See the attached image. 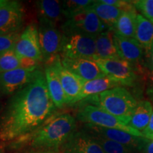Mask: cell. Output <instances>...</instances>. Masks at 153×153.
<instances>
[{
    "label": "cell",
    "instance_id": "d590c367",
    "mask_svg": "<svg viewBox=\"0 0 153 153\" xmlns=\"http://www.w3.org/2000/svg\"><path fill=\"white\" fill-rule=\"evenodd\" d=\"M0 153H1V150H0Z\"/></svg>",
    "mask_w": 153,
    "mask_h": 153
},
{
    "label": "cell",
    "instance_id": "f546056e",
    "mask_svg": "<svg viewBox=\"0 0 153 153\" xmlns=\"http://www.w3.org/2000/svg\"><path fill=\"white\" fill-rule=\"evenodd\" d=\"M100 2L106 4L114 6L115 7L121 9L123 11H136L133 1H124V0H100Z\"/></svg>",
    "mask_w": 153,
    "mask_h": 153
},
{
    "label": "cell",
    "instance_id": "4fadbf2b",
    "mask_svg": "<svg viewBox=\"0 0 153 153\" xmlns=\"http://www.w3.org/2000/svg\"><path fill=\"white\" fill-rule=\"evenodd\" d=\"M114 41L122 60L131 63L140 72L142 70L144 49L135 38H126L114 33Z\"/></svg>",
    "mask_w": 153,
    "mask_h": 153
},
{
    "label": "cell",
    "instance_id": "9c48e42d",
    "mask_svg": "<svg viewBox=\"0 0 153 153\" xmlns=\"http://www.w3.org/2000/svg\"><path fill=\"white\" fill-rule=\"evenodd\" d=\"M83 130L91 135L102 137L115 141L135 150H142L147 140L145 137L135 136L126 131L114 128H107L93 124H85Z\"/></svg>",
    "mask_w": 153,
    "mask_h": 153
},
{
    "label": "cell",
    "instance_id": "ac0fdd59",
    "mask_svg": "<svg viewBox=\"0 0 153 153\" xmlns=\"http://www.w3.org/2000/svg\"><path fill=\"white\" fill-rule=\"evenodd\" d=\"M38 14L41 24L56 27L64 16L62 11V2L56 0H41L36 1Z\"/></svg>",
    "mask_w": 153,
    "mask_h": 153
},
{
    "label": "cell",
    "instance_id": "6da1fadb",
    "mask_svg": "<svg viewBox=\"0 0 153 153\" xmlns=\"http://www.w3.org/2000/svg\"><path fill=\"white\" fill-rule=\"evenodd\" d=\"M48 90L45 73L38 70L28 85L7 102L0 120V140L14 141L39 128L56 114Z\"/></svg>",
    "mask_w": 153,
    "mask_h": 153
},
{
    "label": "cell",
    "instance_id": "4dcf8cb0",
    "mask_svg": "<svg viewBox=\"0 0 153 153\" xmlns=\"http://www.w3.org/2000/svg\"><path fill=\"white\" fill-rule=\"evenodd\" d=\"M143 136L149 140H153V111L149 121L148 125L145 129L142 132Z\"/></svg>",
    "mask_w": 153,
    "mask_h": 153
},
{
    "label": "cell",
    "instance_id": "603a6c76",
    "mask_svg": "<svg viewBox=\"0 0 153 153\" xmlns=\"http://www.w3.org/2000/svg\"><path fill=\"white\" fill-rule=\"evenodd\" d=\"M135 39L148 56L153 43V24L141 14L137 15Z\"/></svg>",
    "mask_w": 153,
    "mask_h": 153
},
{
    "label": "cell",
    "instance_id": "52a82bcc",
    "mask_svg": "<svg viewBox=\"0 0 153 153\" xmlns=\"http://www.w3.org/2000/svg\"><path fill=\"white\" fill-rule=\"evenodd\" d=\"M103 72L111 79L123 86L133 87L138 76L137 69L122 59H97L95 60Z\"/></svg>",
    "mask_w": 153,
    "mask_h": 153
},
{
    "label": "cell",
    "instance_id": "5bb4252c",
    "mask_svg": "<svg viewBox=\"0 0 153 153\" xmlns=\"http://www.w3.org/2000/svg\"><path fill=\"white\" fill-rule=\"evenodd\" d=\"M61 62L65 68L76 74L84 82L106 76L97 62L91 59L62 57Z\"/></svg>",
    "mask_w": 153,
    "mask_h": 153
},
{
    "label": "cell",
    "instance_id": "1f68e13d",
    "mask_svg": "<svg viewBox=\"0 0 153 153\" xmlns=\"http://www.w3.org/2000/svg\"><path fill=\"white\" fill-rule=\"evenodd\" d=\"M142 151L143 153H153V140L147 139Z\"/></svg>",
    "mask_w": 153,
    "mask_h": 153
},
{
    "label": "cell",
    "instance_id": "f1b7e54d",
    "mask_svg": "<svg viewBox=\"0 0 153 153\" xmlns=\"http://www.w3.org/2000/svg\"><path fill=\"white\" fill-rule=\"evenodd\" d=\"M136 10L140 11L143 16L153 24V0L133 1Z\"/></svg>",
    "mask_w": 153,
    "mask_h": 153
},
{
    "label": "cell",
    "instance_id": "5b68a950",
    "mask_svg": "<svg viewBox=\"0 0 153 153\" xmlns=\"http://www.w3.org/2000/svg\"><path fill=\"white\" fill-rule=\"evenodd\" d=\"M62 57L97 59L95 38L81 33H62Z\"/></svg>",
    "mask_w": 153,
    "mask_h": 153
},
{
    "label": "cell",
    "instance_id": "7a4b0ae2",
    "mask_svg": "<svg viewBox=\"0 0 153 153\" xmlns=\"http://www.w3.org/2000/svg\"><path fill=\"white\" fill-rule=\"evenodd\" d=\"M76 120L70 114H55L39 128L12 141L14 148H56L64 145L75 131Z\"/></svg>",
    "mask_w": 153,
    "mask_h": 153
},
{
    "label": "cell",
    "instance_id": "7402d4cb",
    "mask_svg": "<svg viewBox=\"0 0 153 153\" xmlns=\"http://www.w3.org/2000/svg\"><path fill=\"white\" fill-rule=\"evenodd\" d=\"M152 111L153 106L150 101H139L132 114L128 126L140 132L143 131L148 125Z\"/></svg>",
    "mask_w": 153,
    "mask_h": 153
},
{
    "label": "cell",
    "instance_id": "8fae6325",
    "mask_svg": "<svg viewBox=\"0 0 153 153\" xmlns=\"http://www.w3.org/2000/svg\"><path fill=\"white\" fill-rule=\"evenodd\" d=\"M24 21V9L18 1H7L0 7V36L20 31Z\"/></svg>",
    "mask_w": 153,
    "mask_h": 153
},
{
    "label": "cell",
    "instance_id": "44dd1931",
    "mask_svg": "<svg viewBox=\"0 0 153 153\" xmlns=\"http://www.w3.org/2000/svg\"><path fill=\"white\" fill-rule=\"evenodd\" d=\"M89 9L94 11L107 29L113 30L118 19L123 11L117 7L101 3L99 1H94Z\"/></svg>",
    "mask_w": 153,
    "mask_h": 153
},
{
    "label": "cell",
    "instance_id": "4316f807",
    "mask_svg": "<svg viewBox=\"0 0 153 153\" xmlns=\"http://www.w3.org/2000/svg\"><path fill=\"white\" fill-rule=\"evenodd\" d=\"M91 136H93L96 141L99 143L105 153H135L136 151L126 145L104 138L102 137L94 136V135Z\"/></svg>",
    "mask_w": 153,
    "mask_h": 153
},
{
    "label": "cell",
    "instance_id": "2e32d148",
    "mask_svg": "<svg viewBox=\"0 0 153 153\" xmlns=\"http://www.w3.org/2000/svg\"><path fill=\"white\" fill-rule=\"evenodd\" d=\"M53 63L56 67L61 84L65 93L67 104H72L79 94L85 82L62 65L60 56Z\"/></svg>",
    "mask_w": 153,
    "mask_h": 153
},
{
    "label": "cell",
    "instance_id": "d4e9b609",
    "mask_svg": "<svg viewBox=\"0 0 153 153\" xmlns=\"http://www.w3.org/2000/svg\"><path fill=\"white\" fill-rule=\"evenodd\" d=\"M94 1L90 0H68L62 1L63 16L70 19L76 15L87 10L93 4Z\"/></svg>",
    "mask_w": 153,
    "mask_h": 153
},
{
    "label": "cell",
    "instance_id": "e575fe53",
    "mask_svg": "<svg viewBox=\"0 0 153 153\" xmlns=\"http://www.w3.org/2000/svg\"><path fill=\"white\" fill-rule=\"evenodd\" d=\"M7 0H0V7H1V6H3L4 4L7 2Z\"/></svg>",
    "mask_w": 153,
    "mask_h": 153
},
{
    "label": "cell",
    "instance_id": "83f0119b",
    "mask_svg": "<svg viewBox=\"0 0 153 153\" xmlns=\"http://www.w3.org/2000/svg\"><path fill=\"white\" fill-rule=\"evenodd\" d=\"M20 36V31L0 36V55L14 49Z\"/></svg>",
    "mask_w": 153,
    "mask_h": 153
},
{
    "label": "cell",
    "instance_id": "836d02e7",
    "mask_svg": "<svg viewBox=\"0 0 153 153\" xmlns=\"http://www.w3.org/2000/svg\"><path fill=\"white\" fill-rule=\"evenodd\" d=\"M148 68L150 70V72H153V43L152 44L150 53L148 55Z\"/></svg>",
    "mask_w": 153,
    "mask_h": 153
},
{
    "label": "cell",
    "instance_id": "d6986e66",
    "mask_svg": "<svg viewBox=\"0 0 153 153\" xmlns=\"http://www.w3.org/2000/svg\"><path fill=\"white\" fill-rule=\"evenodd\" d=\"M118 87H121V85L107 76L85 82L79 94L74 101L73 104Z\"/></svg>",
    "mask_w": 153,
    "mask_h": 153
},
{
    "label": "cell",
    "instance_id": "ffe728a7",
    "mask_svg": "<svg viewBox=\"0 0 153 153\" xmlns=\"http://www.w3.org/2000/svg\"><path fill=\"white\" fill-rule=\"evenodd\" d=\"M114 31L106 30L95 38L97 59H121L114 41Z\"/></svg>",
    "mask_w": 153,
    "mask_h": 153
},
{
    "label": "cell",
    "instance_id": "8992f818",
    "mask_svg": "<svg viewBox=\"0 0 153 153\" xmlns=\"http://www.w3.org/2000/svg\"><path fill=\"white\" fill-rule=\"evenodd\" d=\"M108 30L94 11L88 9L62 24V33H81L96 38Z\"/></svg>",
    "mask_w": 153,
    "mask_h": 153
},
{
    "label": "cell",
    "instance_id": "3957f363",
    "mask_svg": "<svg viewBox=\"0 0 153 153\" xmlns=\"http://www.w3.org/2000/svg\"><path fill=\"white\" fill-rule=\"evenodd\" d=\"M86 101L90 105L99 107L120 118L128 125L137 104L133 95L123 87L105 91L89 97Z\"/></svg>",
    "mask_w": 153,
    "mask_h": 153
},
{
    "label": "cell",
    "instance_id": "9a60e30c",
    "mask_svg": "<svg viewBox=\"0 0 153 153\" xmlns=\"http://www.w3.org/2000/svg\"><path fill=\"white\" fill-rule=\"evenodd\" d=\"M65 153H105L93 136L85 131H74L64 145Z\"/></svg>",
    "mask_w": 153,
    "mask_h": 153
},
{
    "label": "cell",
    "instance_id": "cb8c5ba5",
    "mask_svg": "<svg viewBox=\"0 0 153 153\" xmlns=\"http://www.w3.org/2000/svg\"><path fill=\"white\" fill-rule=\"evenodd\" d=\"M137 12L123 11L114 28V33L126 38H135Z\"/></svg>",
    "mask_w": 153,
    "mask_h": 153
},
{
    "label": "cell",
    "instance_id": "30bf717a",
    "mask_svg": "<svg viewBox=\"0 0 153 153\" xmlns=\"http://www.w3.org/2000/svg\"><path fill=\"white\" fill-rule=\"evenodd\" d=\"M14 50L21 57L32 59L37 62H43V57L38 36V28L31 24L21 33Z\"/></svg>",
    "mask_w": 153,
    "mask_h": 153
},
{
    "label": "cell",
    "instance_id": "ba28073f",
    "mask_svg": "<svg viewBox=\"0 0 153 153\" xmlns=\"http://www.w3.org/2000/svg\"><path fill=\"white\" fill-rule=\"evenodd\" d=\"M38 36L43 62L48 65L52 64L60 56L62 33L55 26L40 24Z\"/></svg>",
    "mask_w": 153,
    "mask_h": 153
},
{
    "label": "cell",
    "instance_id": "484cf974",
    "mask_svg": "<svg viewBox=\"0 0 153 153\" xmlns=\"http://www.w3.org/2000/svg\"><path fill=\"white\" fill-rule=\"evenodd\" d=\"M22 68V57L14 49L0 55V73L11 71Z\"/></svg>",
    "mask_w": 153,
    "mask_h": 153
},
{
    "label": "cell",
    "instance_id": "e0dca14e",
    "mask_svg": "<svg viewBox=\"0 0 153 153\" xmlns=\"http://www.w3.org/2000/svg\"><path fill=\"white\" fill-rule=\"evenodd\" d=\"M44 73L48 90L53 103L57 108H63L67 104V97L54 63L47 65Z\"/></svg>",
    "mask_w": 153,
    "mask_h": 153
},
{
    "label": "cell",
    "instance_id": "277c9868",
    "mask_svg": "<svg viewBox=\"0 0 153 153\" xmlns=\"http://www.w3.org/2000/svg\"><path fill=\"white\" fill-rule=\"evenodd\" d=\"M76 118L85 124H93L107 128L120 130L135 136L144 137L142 132L133 129L124 120L93 105L86 104L82 106L78 111Z\"/></svg>",
    "mask_w": 153,
    "mask_h": 153
},
{
    "label": "cell",
    "instance_id": "d6a6232c",
    "mask_svg": "<svg viewBox=\"0 0 153 153\" xmlns=\"http://www.w3.org/2000/svg\"><path fill=\"white\" fill-rule=\"evenodd\" d=\"M147 95L150 98L153 104V82L148 81V86H147Z\"/></svg>",
    "mask_w": 153,
    "mask_h": 153
},
{
    "label": "cell",
    "instance_id": "7c38bea8",
    "mask_svg": "<svg viewBox=\"0 0 153 153\" xmlns=\"http://www.w3.org/2000/svg\"><path fill=\"white\" fill-rule=\"evenodd\" d=\"M37 67L32 68H19L0 73V92L4 95L14 94L28 85L38 73Z\"/></svg>",
    "mask_w": 153,
    "mask_h": 153
}]
</instances>
